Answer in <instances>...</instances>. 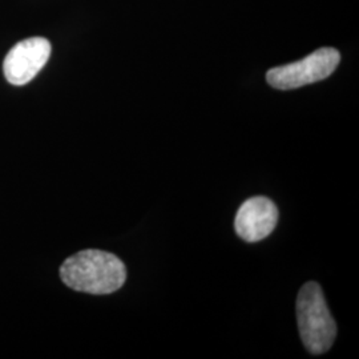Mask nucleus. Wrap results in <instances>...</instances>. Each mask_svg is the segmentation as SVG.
<instances>
[{
    "mask_svg": "<svg viewBox=\"0 0 359 359\" xmlns=\"http://www.w3.org/2000/svg\"><path fill=\"white\" fill-rule=\"evenodd\" d=\"M51 55L47 39L31 38L19 41L4 59V76L13 86H25L43 69Z\"/></svg>",
    "mask_w": 359,
    "mask_h": 359,
    "instance_id": "nucleus-4",
    "label": "nucleus"
},
{
    "mask_svg": "<svg viewBox=\"0 0 359 359\" xmlns=\"http://www.w3.org/2000/svg\"><path fill=\"white\" fill-rule=\"evenodd\" d=\"M297 321L299 337L309 353L318 355L333 346L337 325L318 283H308L301 287L297 298Z\"/></svg>",
    "mask_w": 359,
    "mask_h": 359,
    "instance_id": "nucleus-2",
    "label": "nucleus"
},
{
    "mask_svg": "<svg viewBox=\"0 0 359 359\" xmlns=\"http://www.w3.org/2000/svg\"><path fill=\"white\" fill-rule=\"evenodd\" d=\"M62 281L71 289L90 294H111L127 280L124 262L112 253L88 249L69 257L60 268Z\"/></svg>",
    "mask_w": 359,
    "mask_h": 359,
    "instance_id": "nucleus-1",
    "label": "nucleus"
},
{
    "mask_svg": "<svg viewBox=\"0 0 359 359\" xmlns=\"http://www.w3.org/2000/svg\"><path fill=\"white\" fill-rule=\"evenodd\" d=\"M339 62L341 55L335 48H320L299 62L271 68L266 81L277 90H295L327 79Z\"/></svg>",
    "mask_w": 359,
    "mask_h": 359,
    "instance_id": "nucleus-3",
    "label": "nucleus"
},
{
    "mask_svg": "<svg viewBox=\"0 0 359 359\" xmlns=\"http://www.w3.org/2000/svg\"><path fill=\"white\" fill-rule=\"evenodd\" d=\"M278 222V209L266 197H252L240 206L234 219L236 233L246 243L266 238Z\"/></svg>",
    "mask_w": 359,
    "mask_h": 359,
    "instance_id": "nucleus-5",
    "label": "nucleus"
}]
</instances>
